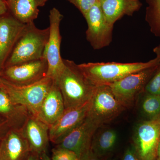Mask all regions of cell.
<instances>
[{"mask_svg":"<svg viewBox=\"0 0 160 160\" xmlns=\"http://www.w3.org/2000/svg\"><path fill=\"white\" fill-rule=\"evenodd\" d=\"M63 62L64 67L53 81L62 93L66 109L90 101L96 86L89 82L74 61L63 59Z\"/></svg>","mask_w":160,"mask_h":160,"instance_id":"cell-1","label":"cell"},{"mask_svg":"<svg viewBox=\"0 0 160 160\" xmlns=\"http://www.w3.org/2000/svg\"><path fill=\"white\" fill-rule=\"evenodd\" d=\"M158 58L147 62H88L78 64L86 78L95 86L109 85L128 75L158 65Z\"/></svg>","mask_w":160,"mask_h":160,"instance_id":"cell-2","label":"cell"},{"mask_svg":"<svg viewBox=\"0 0 160 160\" xmlns=\"http://www.w3.org/2000/svg\"><path fill=\"white\" fill-rule=\"evenodd\" d=\"M49 32V27L39 29L34 22L26 24L4 68L43 58Z\"/></svg>","mask_w":160,"mask_h":160,"instance_id":"cell-3","label":"cell"},{"mask_svg":"<svg viewBox=\"0 0 160 160\" xmlns=\"http://www.w3.org/2000/svg\"><path fill=\"white\" fill-rule=\"evenodd\" d=\"M53 83L52 79L46 77L32 85L19 86L12 85L0 78V88L14 102L26 107L30 114L37 118L43 101Z\"/></svg>","mask_w":160,"mask_h":160,"instance_id":"cell-4","label":"cell"},{"mask_svg":"<svg viewBox=\"0 0 160 160\" xmlns=\"http://www.w3.org/2000/svg\"><path fill=\"white\" fill-rule=\"evenodd\" d=\"M125 108L115 96L109 86H96L90 100L87 117L101 127L115 119Z\"/></svg>","mask_w":160,"mask_h":160,"instance_id":"cell-5","label":"cell"},{"mask_svg":"<svg viewBox=\"0 0 160 160\" xmlns=\"http://www.w3.org/2000/svg\"><path fill=\"white\" fill-rule=\"evenodd\" d=\"M133 138V148L140 160H157L160 139V115L139 123Z\"/></svg>","mask_w":160,"mask_h":160,"instance_id":"cell-6","label":"cell"},{"mask_svg":"<svg viewBox=\"0 0 160 160\" xmlns=\"http://www.w3.org/2000/svg\"><path fill=\"white\" fill-rule=\"evenodd\" d=\"M48 62L46 58L5 67L0 78L12 85L19 86L32 85L47 77Z\"/></svg>","mask_w":160,"mask_h":160,"instance_id":"cell-7","label":"cell"},{"mask_svg":"<svg viewBox=\"0 0 160 160\" xmlns=\"http://www.w3.org/2000/svg\"><path fill=\"white\" fill-rule=\"evenodd\" d=\"M63 18L59 10L53 8L49 11V37L43 57L48 62L47 77L56 79L64 67L63 59L61 57L62 36L60 26Z\"/></svg>","mask_w":160,"mask_h":160,"instance_id":"cell-8","label":"cell"},{"mask_svg":"<svg viewBox=\"0 0 160 160\" xmlns=\"http://www.w3.org/2000/svg\"><path fill=\"white\" fill-rule=\"evenodd\" d=\"M158 65L128 75L109 85L115 96L125 108L131 106L137 96L144 91Z\"/></svg>","mask_w":160,"mask_h":160,"instance_id":"cell-9","label":"cell"},{"mask_svg":"<svg viewBox=\"0 0 160 160\" xmlns=\"http://www.w3.org/2000/svg\"><path fill=\"white\" fill-rule=\"evenodd\" d=\"M84 18L88 26L86 39L92 47L99 50L109 46L112 41L114 25L106 19L99 2L92 6Z\"/></svg>","mask_w":160,"mask_h":160,"instance_id":"cell-10","label":"cell"},{"mask_svg":"<svg viewBox=\"0 0 160 160\" xmlns=\"http://www.w3.org/2000/svg\"><path fill=\"white\" fill-rule=\"evenodd\" d=\"M99 127L97 124L86 117L82 122L56 146L73 152L80 160L91 149L92 139Z\"/></svg>","mask_w":160,"mask_h":160,"instance_id":"cell-11","label":"cell"},{"mask_svg":"<svg viewBox=\"0 0 160 160\" xmlns=\"http://www.w3.org/2000/svg\"><path fill=\"white\" fill-rule=\"evenodd\" d=\"M90 101L81 106L66 109L63 114L49 129L50 142L58 145L81 124L88 114Z\"/></svg>","mask_w":160,"mask_h":160,"instance_id":"cell-12","label":"cell"},{"mask_svg":"<svg viewBox=\"0 0 160 160\" xmlns=\"http://www.w3.org/2000/svg\"><path fill=\"white\" fill-rule=\"evenodd\" d=\"M25 25L9 12L0 17V71L4 68Z\"/></svg>","mask_w":160,"mask_h":160,"instance_id":"cell-13","label":"cell"},{"mask_svg":"<svg viewBox=\"0 0 160 160\" xmlns=\"http://www.w3.org/2000/svg\"><path fill=\"white\" fill-rule=\"evenodd\" d=\"M49 127L30 114L22 128L31 153L40 157L46 153L49 140Z\"/></svg>","mask_w":160,"mask_h":160,"instance_id":"cell-14","label":"cell"},{"mask_svg":"<svg viewBox=\"0 0 160 160\" xmlns=\"http://www.w3.org/2000/svg\"><path fill=\"white\" fill-rule=\"evenodd\" d=\"M31 153L22 129H12L2 139L0 160H26Z\"/></svg>","mask_w":160,"mask_h":160,"instance_id":"cell-15","label":"cell"},{"mask_svg":"<svg viewBox=\"0 0 160 160\" xmlns=\"http://www.w3.org/2000/svg\"><path fill=\"white\" fill-rule=\"evenodd\" d=\"M65 110L62 93L53 81L51 89L42 103L38 118L49 128L57 122Z\"/></svg>","mask_w":160,"mask_h":160,"instance_id":"cell-16","label":"cell"},{"mask_svg":"<svg viewBox=\"0 0 160 160\" xmlns=\"http://www.w3.org/2000/svg\"><path fill=\"white\" fill-rule=\"evenodd\" d=\"M99 4L106 19L113 25L124 16H132L142 5L140 0H99Z\"/></svg>","mask_w":160,"mask_h":160,"instance_id":"cell-17","label":"cell"},{"mask_svg":"<svg viewBox=\"0 0 160 160\" xmlns=\"http://www.w3.org/2000/svg\"><path fill=\"white\" fill-rule=\"evenodd\" d=\"M30 115L26 107L14 102L0 88V116L7 120L12 129H22Z\"/></svg>","mask_w":160,"mask_h":160,"instance_id":"cell-18","label":"cell"},{"mask_svg":"<svg viewBox=\"0 0 160 160\" xmlns=\"http://www.w3.org/2000/svg\"><path fill=\"white\" fill-rule=\"evenodd\" d=\"M48 0H6L8 12L24 24L33 22Z\"/></svg>","mask_w":160,"mask_h":160,"instance_id":"cell-19","label":"cell"},{"mask_svg":"<svg viewBox=\"0 0 160 160\" xmlns=\"http://www.w3.org/2000/svg\"><path fill=\"white\" fill-rule=\"evenodd\" d=\"M116 131L112 129L104 130L98 135L93 137L92 142V151L101 158L106 155L114 149L118 140Z\"/></svg>","mask_w":160,"mask_h":160,"instance_id":"cell-20","label":"cell"},{"mask_svg":"<svg viewBox=\"0 0 160 160\" xmlns=\"http://www.w3.org/2000/svg\"><path fill=\"white\" fill-rule=\"evenodd\" d=\"M146 2L145 20L152 33L160 38V0H146Z\"/></svg>","mask_w":160,"mask_h":160,"instance_id":"cell-21","label":"cell"},{"mask_svg":"<svg viewBox=\"0 0 160 160\" xmlns=\"http://www.w3.org/2000/svg\"><path fill=\"white\" fill-rule=\"evenodd\" d=\"M141 109L147 120L152 119L159 116L160 96L146 92L141 104Z\"/></svg>","mask_w":160,"mask_h":160,"instance_id":"cell-22","label":"cell"},{"mask_svg":"<svg viewBox=\"0 0 160 160\" xmlns=\"http://www.w3.org/2000/svg\"><path fill=\"white\" fill-rule=\"evenodd\" d=\"M144 92L160 96V63L153 75L146 84Z\"/></svg>","mask_w":160,"mask_h":160,"instance_id":"cell-23","label":"cell"},{"mask_svg":"<svg viewBox=\"0 0 160 160\" xmlns=\"http://www.w3.org/2000/svg\"><path fill=\"white\" fill-rule=\"evenodd\" d=\"M52 152L51 160H79L73 152L57 146L52 149Z\"/></svg>","mask_w":160,"mask_h":160,"instance_id":"cell-24","label":"cell"},{"mask_svg":"<svg viewBox=\"0 0 160 160\" xmlns=\"http://www.w3.org/2000/svg\"><path fill=\"white\" fill-rule=\"evenodd\" d=\"M85 17L87 12L92 6L99 2V0H68Z\"/></svg>","mask_w":160,"mask_h":160,"instance_id":"cell-25","label":"cell"},{"mask_svg":"<svg viewBox=\"0 0 160 160\" xmlns=\"http://www.w3.org/2000/svg\"><path fill=\"white\" fill-rule=\"evenodd\" d=\"M12 129L7 120L0 116V139H2L6 133Z\"/></svg>","mask_w":160,"mask_h":160,"instance_id":"cell-26","label":"cell"},{"mask_svg":"<svg viewBox=\"0 0 160 160\" xmlns=\"http://www.w3.org/2000/svg\"><path fill=\"white\" fill-rule=\"evenodd\" d=\"M122 160H140L137 155L134 148L129 147L123 154Z\"/></svg>","mask_w":160,"mask_h":160,"instance_id":"cell-27","label":"cell"},{"mask_svg":"<svg viewBox=\"0 0 160 160\" xmlns=\"http://www.w3.org/2000/svg\"><path fill=\"white\" fill-rule=\"evenodd\" d=\"M80 160H102V158L98 156L92 151L91 149Z\"/></svg>","mask_w":160,"mask_h":160,"instance_id":"cell-28","label":"cell"},{"mask_svg":"<svg viewBox=\"0 0 160 160\" xmlns=\"http://www.w3.org/2000/svg\"><path fill=\"white\" fill-rule=\"evenodd\" d=\"M8 12L6 0H0V17Z\"/></svg>","mask_w":160,"mask_h":160,"instance_id":"cell-29","label":"cell"},{"mask_svg":"<svg viewBox=\"0 0 160 160\" xmlns=\"http://www.w3.org/2000/svg\"><path fill=\"white\" fill-rule=\"evenodd\" d=\"M153 52L160 61V44L153 48Z\"/></svg>","mask_w":160,"mask_h":160,"instance_id":"cell-30","label":"cell"},{"mask_svg":"<svg viewBox=\"0 0 160 160\" xmlns=\"http://www.w3.org/2000/svg\"><path fill=\"white\" fill-rule=\"evenodd\" d=\"M26 160H40L39 157L31 153L29 157Z\"/></svg>","mask_w":160,"mask_h":160,"instance_id":"cell-31","label":"cell"},{"mask_svg":"<svg viewBox=\"0 0 160 160\" xmlns=\"http://www.w3.org/2000/svg\"><path fill=\"white\" fill-rule=\"evenodd\" d=\"M40 160H51V158L48 156L47 153H44L39 157Z\"/></svg>","mask_w":160,"mask_h":160,"instance_id":"cell-32","label":"cell"},{"mask_svg":"<svg viewBox=\"0 0 160 160\" xmlns=\"http://www.w3.org/2000/svg\"><path fill=\"white\" fill-rule=\"evenodd\" d=\"M157 160H160V139L158 146L157 158Z\"/></svg>","mask_w":160,"mask_h":160,"instance_id":"cell-33","label":"cell"},{"mask_svg":"<svg viewBox=\"0 0 160 160\" xmlns=\"http://www.w3.org/2000/svg\"><path fill=\"white\" fill-rule=\"evenodd\" d=\"M1 141H2V139H0V146H1Z\"/></svg>","mask_w":160,"mask_h":160,"instance_id":"cell-34","label":"cell"}]
</instances>
